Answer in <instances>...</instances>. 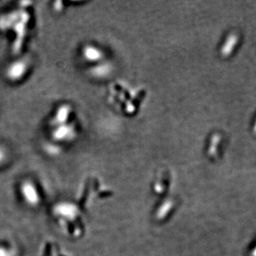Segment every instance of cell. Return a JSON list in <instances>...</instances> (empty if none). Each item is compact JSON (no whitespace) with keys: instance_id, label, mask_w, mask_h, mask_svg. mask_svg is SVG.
<instances>
[{"instance_id":"obj_8","label":"cell","mask_w":256,"mask_h":256,"mask_svg":"<svg viewBox=\"0 0 256 256\" xmlns=\"http://www.w3.org/2000/svg\"><path fill=\"white\" fill-rule=\"evenodd\" d=\"M8 152L5 147L0 145V166L3 165L8 159Z\"/></svg>"},{"instance_id":"obj_6","label":"cell","mask_w":256,"mask_h":256,"mask_svg":"<svg viewBox=\"0 0 256 256\" xmlns=\"http://www.w3.org/2000/svg\"><path fill=\"white\" fill-rule=\"evenodd\" d=\"M89 73L93 77L102 78L109 74V68L106 64L99 62L97 64L92 65L89 70Z\"/></svg>"},{"instance_id":"obj_4","label":"cell","mask_w":256,"mask_h":256,"mask_svg":"<svg viewBox=\"0 0 256 256\" xmlns=\"http://www.w3.org/2000/svg\"><path fill=\"white\" fill-rule=\"evenodd\" d=\"M80 56L84 62L95 65L101 62L103 59L104 53L101 48H99L96 45L86 43L83 45L80 48Z\"/></svg>"},{"instance_id":"obj_2","label":"cell","mask_w":256,"mask_h":256,"mask_svg":"<svg viewBox=\"0 0 256 256\" xmlns=\"http://www.w3.org/2000/svg\"><path fill=\"white\" fill-rule=\"evenodd\" d=\"M30 64L26 58H18L11 62L4 70V76L12 83L24 80L29 73Z\"/></svg>"},{"instance_id":"obj_9","label":"cell","mask_w":256,"mask_h":256,"mask_svg":"<svg viewBox=\"0 0 256 256\" xmlns=\"http://www.w3.org/2000/svg\"><path fill=\"white\" fill-rule=\"evenodd\" d=\"M0 256H13V253L7 249L0 247Z\"/></svg>"},{"instance_id":"obj_5","label":"cell","mask_w":256,"mask_h":256,"mask_svg":"<svg viewBox=\"0 0 256 256\" xmlns=\"http://www.w3.org/2000/svg\"><path fill=\"white\" fill-rule=\"evenodd\" d=\"M20 190L22 196L28 204L31 206L38 204L40 202L38 190L33 182L30 180L23 182L21 184Z\"/></svg>"},{"instance_id":"obj_7","label":"cell","mask_w":256,"mask_h":256,"mask_svg":"<svg viewBox=\"0 0 256 256\" xmlns=\"http://www.w3.org/2000/svg\"><path fill=\"white\" fill-rule=\"evenodd\" d=\"M44 150L49 155L57 156L62 152V147H61V145H58L57 143L51 141V142L47 143L45 145Z\"/></svg>"},{"instance_id":"obj_1","label":"cell","mask_w":256,"mask_h":256,"mask_svg":"<svg viewBox=\"0 0 256 256\" xmlns=\"http://www.w3.org/2000/svg\"><path fill=\"white\" fill-rule=\"evenodd\" d=\"M78 137V129L74 122L54 127L51 130L50 138L51 141L61 144H70L75 141Z\"/></svg>"},{"instance_id":"obj_3","label":"cell","mask_w":256,"mask_h":256,"mask_svg":"<svg viewBox=\"0 0 256 256\" xmlns=\"http://www.w3.org/2000/svg\"><path fill=\"white\" fill-rule=\"evenodd\" d=\"M73 114V107L68 103L62 104L55 110L54 114L49 120L50 128L59 126L71 122Z\"/></svg>"}]
</instances>
